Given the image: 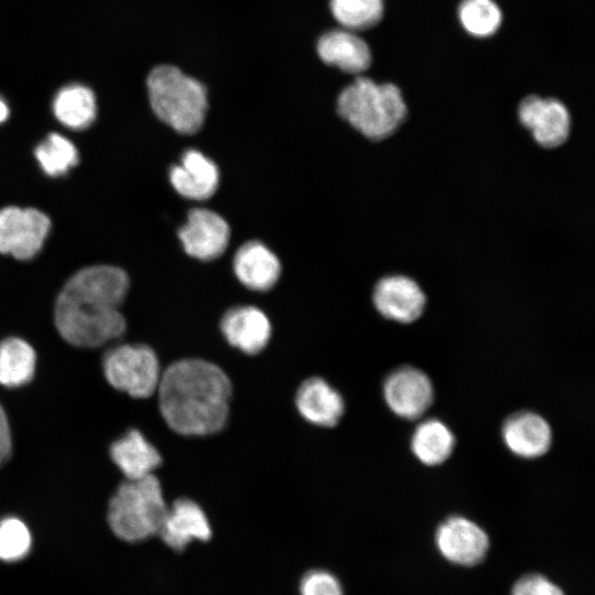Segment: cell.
I'll return each instance as SVG.
<instances>
[{
    "instance_id": "cb8c5ba5",
    "label": "cell",
    "mask_w": 595,
    "mask_h": 595,
    "mask_svg": "<svg viewBox=\"0 0 595 595\" xmlns=\"http://www.w3.org/2000/svg\"><path fill=\"white\" fill-rule=\"evenodd\" d=\"M35 158L46 175L61 176L78 162L76 147L58 133H50L34 151Z\"/></svg>"
},
{
    "instance_id": "ba28073f",
    "label": "cell",
    "mask_w": 595,
    "mask_h": 595,
    "mask_svg": "<svg viewBox=\"0 0 595 595\" xmlns=\"http://www.w3.org/2000/svg\"><path fill=\"white\" fill-rule=\"evenodd\" d=\"M371 302L383 318L409 325L424 314L428 295L414 278L404 273H389L376 280Z\"/></svg>"
},
{
    "instance_id": "52a82bcc",
    "label": "cell",
    "mask_w": 595,
    "mask_h": 595,
    "mask_svg": "<svg viewBox=\"0 0 595 595\" xmlns=\"http://www.w3.org/2000/svg\"><path fill=\"white\" fill-rule=\"evenodd\" d=\"M517 120L542 150H558L571 139L572 117L565 104L558 98L526 96L517 107Z\"/></svg>"
},
{
    "instance_id": "f1b7e54d",
    "label": "cell",
    "mask_w": 595,
    "mask_h": 595,
    "mask_svg": "<svg viewBox=\"0 0 595 595\" xmlns=\"http://www.w3.org/2000/svg\"><path fill=\"white\" fill-rule=\"evenodd\" d=\"M511 595H565L563 591L541 574H528L519 578Z\"/></svg>"
},
{
    "instance_id": "d4e9b609",
    "label": "cell",
    "mask_w": 595,
    "mask_h": 595,
    "mask_svg": "<svg viewBox=\"0 0 595 595\" xmlns=\"http://www.w3.org/2000/svg\"><path fill=\"white\" fill-rule=\"evenodd\" d=\"M458 19L469 34L490 36L501 23V11L493 0H463L458 7Z\"/></svg>"
},
{
    "instance_id": "e0dca14e",
    "label": "cell",
    "mask_w": 595,
    "mask_h": 595,
    "mask_svg": "<svg viewBox=\"0 0 595 595\" xmlns=\"http://www.w3.org/2000/svg\"><path fill=\"white\" fill-rule=\"evenodd\" d=\"M295 403L306 421L326 428L338 423L345 408L342 396L317 377L303 381L296 392Z\"/></svg>"
},
{
    "instance_id": "8992f818",
    "label": "cell",
    "mask_w": 595,
    "mask_h": 595,
    "mask_svg": "<svg viewBox=\"0 0 595 595\" xmlns=\"http://www.w3.org/2000/svg\"><path fill=\"white\" fill-rule=\"evenodd\" d=\"M102 367L108 382L133 398L152 396L161 378L158 357L145 345H121L109 350Z\"/></svg>"
},
{
    "instance_id": "4dcf8cb0",
    "label": "cell",
    "mask_w": 595,
    "mask_h": 595,
    "mask_svg": "<svg viewBox=\"0 0 595 595\" xmlns=\"http://www.w3.org/2000/svg\"><path fill=\"white\" fill-rule=\"evenodd\" d=\"M10 115V109L3 98L0 97V123L4 122Z\"/></svg>"
},
{
    "instance_id": "8fae6325",
    "label": "cell",
    "mask_w": 595,
    "mask_h": 595,
    "mask_svg": "<svg viewBox=\"0 0 595 595\" xmlns=\"http://www.w3.org/2000/svg\"><path fill=\"white\" fill-rule=\"evenodd\" d=\"M435 543L447 561L465 566L480 563L489 549L484 529L462 516H452L437 527Z\"/></svg>"
},
{
    "instance_id": "ffe728a7",
    "label": "cell",
    "mask_w": 595,
    "mask_h": 595,
    "mask_svg": "<svg viewBox=\"0 0 595 595\" xmlns=\"http://www.w3.org/2000/svg\"><path fill=\"white\" fill-rule=\"evenodd\" d=\"M110 456L130 480L152 475L162 462L156 448L138 430H130L113 442Z\"/></svg>"
},
{
    "instance_id": "484cf974",
    "label": "cell",
    "mask_w": 595,
    "mask_h": 595,
    "mask_svg": "<svg viewBox=\"0 0 595 595\" xmlns=\"http://www.w3.org/2000/svg\"><path fill=\"white\" fill-rule=\"evenodd\" d=\"M331 11L344 29L364 30L377 24L383 14L382 0H331Z\"/></svg>"
},
{
    "instance_id": "603a6c76",
    "label": "cell",
    "mask_w": 595,
    "mask_h": 595,
    "mask_svg": "<svg viewBox=\"0 0 595 595\" xmlns=\"http://www.w3.org/2000/svg\"><path fill=\"white\" fill-rule=\"evenodd\" d=\"M35 351L25 340L9 337L0 343V385L19 387L29 382L35 369Z\"/></svg>"
},
{
    "instance_id": "277c9868",
    "label": "cell",
    "mask_w": 595,
    "mask_h": 595,
    "mask_svg": "<svg viewBox=\"0 0 595 595\" xmlns=\"http://www.w3.org/2000/svg\"><path fill=\"white\" fill-rule=\"evenodd\" d=\"M150 106L155 116L184 134L197 132L207 110L205 87L172 65L154 67L147 78Z\"/></svg>"
},
{
    "instance_id": "83f0119b",
    "label": "cell",
    "mask_w": 595,
    "mask_h": 595,
    "mask_svg": "<svg viewBox=\"0 0 595 595\" xmlns=\"http://www.w3.org/2000/svg\"><path fill=\"white\" fill-rule=\"evenodd\" d=\"M301 595H344L337 577L324 570L306 572L300 581Z\"/></svg>"
},
{
    "instance_id": "ac0fdd59",
    "label": "cell",
    "mask_w": 595,
    "mask_h": 595,
    "mask_svg": "<svg viewBox=\"0 0 595 595\" xmlns=\"http://www.w3.org/2000/svg\"><path fill=\"white\" fill-rule=\"evenodd\" d=\"M317 53L324 63L350 74L365 72L371 63L367 43L347 29L324 33L317 42Z\"/></svg>"
},
{
    "instance_id": "30bf717a",
    "label": "cell",
    "mask_w": 595,
    "mask_h": 595,
    "mask_svg": "<svg viewBox=\"0 0 595 595\" xmlns=\"http://www.w3.org/2000/svg\"><path fill=\"white\" fill-rule=\"evenodd\" d=\"M383 398L389 409L405 420L421 418L431 407L434 389L422 370L403 366L390 372L383 382Z\"/></svg>"
},
{
    "instance_id": "5b68a950",
    "label": "cell",
    "mask_w": 595,
    "mask_h": 595,
    "mask_svg": "<svg viewBox=\"0 0 595 595\" xmlns=\"http://www.w3.org/2000/svg\"><path fill=\"white\" fill-rule=\"evenodd\" d=\"M166 509L161 484L153 474L127 479L110 499L108 522L118 538L139 542L159 533Z\"/></svg>"
},
{
    "instance_id": "f546056e",
    "label": "cell",
    "mask_w": 595,
    "mask_h": 595,
    "mask_svg": "<svg viewBox=\"0 0 595 595\" xmlns=\"http://www.w3.org/2000/svg\"><path fill=\"white\" fill-rule=\"evenodd\" d=\"M11 434L7 415L0 405V466L11 453Z\"/></svg>"
},
{
    "instance_id": "7c38bea8",
    "label": "cell",
    "mask_w": 595,
    "mask_h": 595,
    "mask_svg": "<svg viewBox=\"0 0 595 595\" xmlns=\"http://www.w3.org/2000/svg\"><path fill=\"white\" fill-rule=\"evenodd\" d=\"M229 237L227 221L206 208L190 210L186 223L178 230L185 252L203 261L218 258L226 250Z\"/></svg>"
},
{
    "instance_id": "4fadbf2b",
    "label": "cell",
    "mask_w": 595,
    "mask_h": 595,
    "mask_svg": "<svg viewBox=\"0 0 595 595\" xmlns=\"http://www.w3.org/2000/svg\"><path fill=\"white\" fill-rule=\"evenodd\" d=\"M158 534L167 547L181 552L194 540L208 541L212 528L198 504L181 498L167 507Z\"/></svg>"
},
{
    "instance_id": "6da1fadb",
    "label": "cell",
    "mask_w": 595,
    "mask_h": 595,
    "mask_svg": "<svg viewBox=\"0 0 595 595\" xmlns=\"http://www.w3.org/2000/svg\"><path fill=\"white\" fill-rule=\"evenodd\" d=\"M128 288L126 272L117 267L94 266L76 272L56 300L54 318L60 335L85 348L121 336L126 321L119 307Z\"/></svg>"
},
{
    "instance_id": "7402d4cb",
    "label": "cell",
    "mask_w": 595,
    "mask_h": 595,
    "mask_svg": "<svg viewBox=\"0 0 595 595\" xmlns=\"http://www.w3.org/2000/svg\"><path fill=\"white\" fill-rule=\"evenodd\" d=\"M413 455L426 466H439L450 458L455 447L451 429L437 419H429L413 431L410 443Z\"/></svg>"
},
{
    "instance_id": "2e32d148",
    "label": "cell",
    "mask_w": 595,
    "mask_h": 595,
    "mask_svg": "<svg viewBox=\"0 0 595 595\" xmlns=\"http://www.w3.org/2000/svg\"><path fill=\"white\" fill-rule=\"evenodd\" d=\"M220 328L231 346L249 355L260 353L271 335L267 315L255 306L230 309L223 316Z\"/></svg>"
},
{
    "instance_id": "9c48e42d",
    "label": "cell",
    "mask_w": 595,
    "mask_h": 595,
    "mask_svg": "<svg viewBox=\"0 0 595 595\" xmlns=\"http://www.w3.org/2000/svg\"><path fill=\"white\" fill-rule=\"evenodd\" d=\"M51 228L50 218L34 208L9 206L0 209V253L19 260L33 258Z\"/></svg>"
},
{
    "instance_id": "7a4b0ae2",
    "label": "cell",
    "mask_w": 595,
    "mask_h": 595,
    "mask_svg": "<svg viewBox=\"0 0 595 595\" xmlns=\"http://www.w3.org/2000/svg\"><path fill=\"white\" fill-rule=\"evenodd\" d=\"M156 390L163 419L180 434L208 435L226 424L231 385L215 364L194 358L175 361L162 374Z\"/></svg>"
},
{
    "instance_id": "9a60e30c",
    "label": "cell",
    "mask_w": 595,
    "mask_h": 595,
    "mask_svg": "<svg viewBox=\"0 0 595 595\" xmlns=\"http://www.w3.org/2000/svg\"><path fill=\"white\" fill-rule=\"evenodd\" d=\"M169 176L180 195L195 201L213 196L219 182L217 165L194 149L183 153L180 163L171 167Z\"/></svg>"
},
{
    "instance_id": "44dd1931",
    "label": "cell",
    "mask_w": 595,
    "mask_h": 595,
    "mask_svg": "<svg viewBox=\"0 0 595 595\" xmlns=\"http://www.w3.org/2000/svg\"><path fill=\"white\" fill-rule=\"evenodd\" d=\"M52 109L55 118L63 126L73 130H83L96 118V97L89 87L71 84L57 91Z\"/></svg>"
},
{
    "instance_id": "4316f807",
    "label": "cell",
    "mask_w": 595,
    "mask_h": 595,
    "mask_svg": "<svg viewBox=\"0 0 595 595\" xmlns=\"http://www.w3.org/2000/svg\"><path fill=\"white\" fill-rule=\"evenodd\" d=\"M31 542V533L20 519L11 517L0 520V560H21L29 553Z\"/></svg>"
},
{
    "instance_id": "d6986e66",
    "label": "cell",
    "mask_w": 595,
    "mask_h": 595,
    "mask_svg": "<svg viewBox=\"0 0 595 595\" xmlns=\"http://www.w3.org/2000/svg\"><path fill=\"white\" fill-rule=\"evenodd\" d=\"M234 271L248 289L267 291L277 283L281 264L278 257L263 244L249 241L237 250Z\"/></svg>"
},
{
    "instance_id": "5bb4252c",
    "label": "cell",
    "mask_w": 595,
    "mask_h": 595,
    "mask_svg": "<svg viewBox=\"0 0 595 595\" xmlns=\"http://www.w3.org/2000/svg\"><path fill=\"white\" fill-rule=\"evenodd\" d=\"M501 437L508 450L521 458L543 456L552 444V430L548 421L538 413L520 411L506 419Z\"/></svg>"
},
{
    "instance_id": "3957f363",
    "label": "cell",
    "mask_w": 595,
    "mask_h": 595,
    "mask_svg": "<svg viewBox=\"0 0 595 595\" xmlns=\"http://www.w3.org/2000/svg\"><path fill=\"white\" fill-rule=\"evenodd\" d=\"M337 112L354 130L371 142L391 138L407 121L409 109L401 89L358 77L337 98Z\"/></svg>"
}]
</instances>
